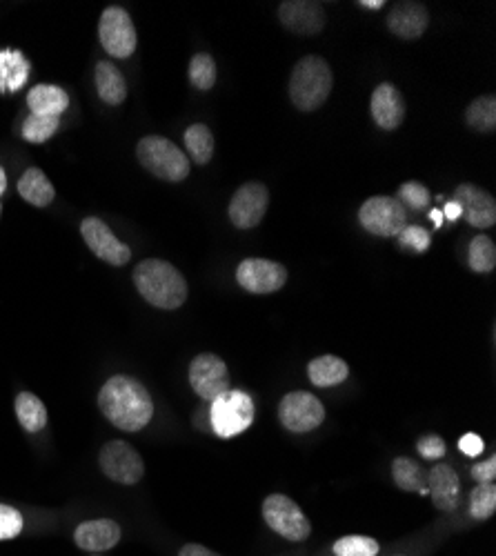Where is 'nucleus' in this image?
Wrapping results in <instances>:
<instances>
[{"label":"nucleus","mask_w":496,"mask_h":556,"mask_svg":"<svg viewBox=\"0 0 496 556\" xmlns=\"http://www.w3.org/2000/svg\"><path fill=\"white\" fill-rule=\"evenodd\" d=\"M98 407L105 419L123 432H141L154 416V401L143 383L132 376H112L98 392Z\"/></svg>","instance_id":"obj_1"},{"label":"nucleus","mask_w":496,"mask_h":556,"mask_svg":"<svg viewBox=\"0 0 496 556\" xmlns=\"http://www.w3.org/2000/svg\"><path fill=\"white\" fill-rule=\"evenodd\" d=\"M134 285L143 299L158 310H178L187 301V281L172 263L147 258L134 267Z\"/></svg>","instance_id":"obj_2"},{"label":"nucleus","mask_w":496,"mask_h":556,"mask_svg":"<svg viewBox=\"0 0 496 556\" xmlns=\"http://www.w3.org/2000/svg\"><path fill=\"white\" fill-rule=\"evenodd\" d=\"M332 69L321 56L301 58L290 76V98L301 112H316L332 92Z\"/></svg>","instance_id":"obj_3"},{"label":"nucleus","mask_w":496,"mask_h":556,"mask_svg":"<svg viewBox=\"0 0 496 556\" xmlns=\"http://www.w3.org/2000/svg\"><path fill=\"white\" fill-rule=\"evenodd\" d=\"M136 156L138 163H141L147 172L167 183L185 181L192 170L187 154L163 136H145L143 141H138Z\"/></svg>","instance_id":"obj_4"},{"label":"nucleus","mask_w":496,"mask_h":556,"mask_svg":"<svg viewBox=\"0 0 496 556\" xmlns=\"http://www.w3.org/2000/svg\"><path fill=\"white\" fill-rule=\"evenodd\" d=\"M254 423V401L241 390H227L212 401L210 425L221 439H234Z\"/></svg>","instance_id":"obj_5"},{"label":"nucleus","mask_w":496,"mask_h":556,"mask_svg":"<svg viewBox=\"0 0 496 556\" xmlns=\"http://www.w3.org/2000/svg\"><path fill=\"white\" fill-rule=\"evenodd\" d=\"M263 519L270 528L287 541H305L312 532V523L303 510L285 494H272L263 501Z\"/></svg>","instance_id":"obj_6"},{"label":"nucleus","mask_w":496,"mask_h":556,"mask_svg":"<svg viewBox=\"0 0 496 556\" xmlns=\"http://www.w3.org/2000/svg\"><path fill=\"white\" fill-rule=\"evenodd\" d=\"M359 223L374 236H399L408 225V210L392 196H372L361 205Z\"/></svg>","instance_id":"obj_7"},{"label":"nucleus","mask_w":496,"mask_h":556,"mask_svg":"<svg viewBox=\"0 0 496 556\" xmlns=\"http://www.w3.org/2000/svg\"><path fill=\"white\" fill-rule=\"evenodd\" d=\"M98 38H101L103 49L112 58H130L138 45L132 16L123 7L105 9L101 23H98Z\"/></svg>","instance_id":"obj_8"},{"label":"nucleus","mask_w":496,"mask_h":556,"mask_svg":"<svg viewBox=\"0 0 496 556\" xmlns=\"http://www.w3.org/2000/svg\"><path fill=\"white\" fill-rule=\"evenodd\" d=\"M103 474L109 481L121 485H136L143 479L145 463L130 443L125 441H109L103 445L101 456H98Z\"/></svg>","instance_id":"obj_9"},{"label":"nucleus","mask_w":496,"mask_h":556,"mask_svg":"<svg viewBox=\"0 0 496 556\" xmlns=\"http://www.w3.org/2000/svg\"><path fill=\"white\" fill-rule=\"evenodd\" d=\"M279 421L285 430L294 434L312 432L325 421V407L310 392H292L283 396L279 405Z\"/></svg>","instance_id":"obj_10"},{"label":"nucleus","mask_w":496,"mask_h":556,"mask_svg":"<svg viewBox=\"0 0 496 556\" xmlns=\"http://www.w3.org/2000/svg\"><path fill=\"white\" fill-rule=\"evenodd\" d=\"M190 385L203 401H214L230 390V372L216 354H198L190 365Z\"/></svg>","instance_id":"obj_11"},{"label":"nucleus","mask_w":496,"mask_h":556,"mask_svg":"<svg viewBox=\"0 0 496 556\" xmlns=\"http://www.w3.org/2000/svg\"><path fill=\"white\" fill-rule=\"evenodd\" d=\"M236 281L252 294H274L287 283V270L267 258H245L236 270Z\"/></svg>","instance_id":"obj_12"},{"label":"nucleus","mask_w":496,"mask_h":556,"mask_svg":"<svg viewBox=\"0 0 496 556\" xmlns=\"http://www.w3.org/2000/svg\"><path fill=\"white\" fill-rule=\"evenodd\" d=\"M270 207V192L259 181L245 183L236 190L230 203V221L238 230H252L263 221V216Z\"/></svg>","instance_id":"obj_13"},{"label":"nucleus","mask_w":496,"mask_h":556,"mask_svg":"<svg viewBox=\"0 0 496 556\" xmlns=\"http://www.w3.org/2000/svg\"><path fill=\"white\" fill-rule=\"evenodd\" d=\"M81 236H83L85 245L92 250V254L96 258H101V261L114 265V267L130 263L132 250L125 243L118 241L114 232L109 230L101 218H94V216L85 218V221L81 223Z\"/></svg>","instance_id":"obj_14"},{"label":"nucleus","mask_w":496,"mask_h":556,"mask_svg":"<svg viewBox=\"0 0 496 556\" xmlns=\"http://www.w3.org/2000/svg\"><path fill=\"white\" fill-rule=\"evenodd\" d=\"M452 201L461 205L465 221H468L472 227L485 230V227H492L496 223L494 196L481 190V187H476L472 183H463L456 187Z\"/></svg>","instance_id":"obj_15"},{"label":"nucleus","mask_w":496,"mask_h":556,"mask_svg":"<svg viewBox=\"0 0 496 556\" xmlns=\"http://www.w3.org/2000/svg\"><path fill=\"white\" fill-rule=\"evenodd\" d=\"M279 18L287 32L299 36H314L325 27V9L319 3L287 0L279 7Z\"/></svg>","instance_id":"obj_16"},{"label":"nucleus","mask_w":496,"mask_h":556,"mask_svg":"<svg viewBox=\"0 0 496 556\" xmlns=\"http://www.w3.org/2000/svg\"><path fill=\"white\" fill-rule=\"evenodd\" d=\"M372 118L385 132H394L396 127H401L405 118V101L399 89L392 83H381L372 94Z\"/></svg>","instance_id":"obj_17"},{"label":"nucleus","mask_w":496,"mask_h":556,"mask_svg":"<svg viewBox=\"0 0 496 556\" xmlns=\"http://www.w3.org/2000/svg\"><path fill=\"white\" fill-rule=\"evenodd\" d=\"M430 25V14L421 3H399L390 9L388 29L403 38V41H416L425 34Z\"/></svg>","instance_id":"obj_18"},{"label":"nucleus","mask_w":496,"mask_h":556,"mask_svg":"<svg viewBox=\"0 0 496 556\" xmlns=\"http://www.w3.org/2000/svg\"><path fill=\"white\" fill-rule=\"evenodd\" d=\"M121 525L112 519H98V521H85L76 528L74 541L85 552H105L112 550L121 541Z\"/></svg>","instance_id":"obj_19"},{"label":"nucleus","mask_w":496,"mask_h":556,"mask_svg":"<svg viewBox=\"0 0 496 556\" xmlns=\"http://www.w3.org/2000/svg\"><path fill=\"white\" fill-rule=\"evenodd\" d=\"M428 494L441 512H452L461 499V481L448 463L434 465L428 474Z\"/></svg>","instance_id":"obj_20"},{"label":"nucleus","mask_w":496,"mask_h":556,"mask_svg":"<svg viewBox=\"0 0 496 556\" xmlns=\"http://www.w3.org/2000/svg\"><path fill=\"white\" fill-rule=\"evenodd\" d=\"M94 81H96L98 96H101L103 103L121 105L127 98L125 76L114 63H109V61L98 63L96 72H94Z\"/></svg>","instance_id":"obj_21"},{"label":"nucleus","mask_w":496,"mask_h":556,"mask_svg":"<svg viewBox=\"0 0 496 556\" xmlns=\"http://www.w3.org/2000/svg\"><path fill=\"white\" fill-rule=\"evenodd\" d=\"M27 105L32 109V114L61 118V114L69 107V96L58 85H36L27 94Z\"/></svg>","instance_id":"obj_22"},{"label":"nucleus","mask_w":496,"mask_h":556,"mask_svg":"<svg viewBox=\"0 0 496 556\" xmlns=\"http://www.w3.org/2000/svg\"><path fill=\"white\" fill-rule=\"evenodd\" d=\"M347 374H350V367L339 356L325 354L319 359H312L307 365V376H310V383L316 387H334L341 385Z\"/></svg>","instance_id":"obj_23"},{"label":"nucleus","mask_w":496,"mask_h":556,"mask_svg":"<svg viewBox=\"0 0 496 556\" xmlns=\"http://www.w3.org/2000/svg\"><path fill=\"white\" fill-rule=\"evenodd\" d=\"M18 194L34 207H47L56 196L54 185L49 183L45 172L38 170V167H29V170L21 176V181H18Z\"/></svg>","instance_id":"obj_24"},{"label":"nucleus","mask_w":496,"mask_h":556,"mask_svg":"<svg viewBox=\"0 0 496 556\" xmlns=\"http://www.w3.org/2000/svg\"><path fill=\"white\" fill-rule=\"evenodd\" d=\"M16 419L29 434H38L47 425V407L32 392H21L16 396Z\"/></svg>","instance_id":"obj_25"},{"label":"nucleus","mask_w":496,"mask_h":556,"mask_svg":"<svg viewBox=\"0 0 496 556\" xmlns=\"http://www.w3.org/2000/svg\"><path fill=\"white\" fill-rule=\"evenodd\" d=\"M392 476L394 483L399 485L403 492H419L428 494V474L416 461L408 459V456H399L392 463Z\"/></svg>","instance_id":"obj_26"},{"label":"nucleus","mask_w":496,"mask_h":556,"mask_svg":"<svg viewBox=\"0 0 496 556\" xmlns=\"http://www.w3.org/2000/svg\"><path fill=\"white\" fill-rule=\"evenodd\" d=\"M185 147L196 165H207L214 156V134L210 127L196 123L185 129Z\"/></svg>","instance_id":"obj_27"},{"label":"nucleus","mask_w":496,"mask_h":556,"mask_svg":"<svg viewBox=\"0 0 496 556\" xmlns=\"http://www.w3.org/2000/svg\"><path fill=\"white\" fill-rule=\"evenodd\" d=\"M465 121L476 132L490 134L496 127V98L492 94L479 96L465 109Z\"/></svg>","instance_id":"obj_28"},{"label":"nucleus","mask_w":496,"mask_h":556,"mask_svg":"<svg viewBox=\"0 0 496 556\" xmlns=\"http://www.w3.org/2000/svg\"><path fill=\"white\" fill-rule=\"evenodd\" d=\"M468 265L476 274H490L496 265V245L490 236H474L468 250Z\"/></svg>","instance_id":"obj_29"},{"label":"nucleus","mask_w":496,"mask_h":556,"mask_svg":"<svg viewBox=\"0 0 496 556\" xmlns=\"http://www.w3.org/2000/svg\"><path fill=\"white\" fill-rule=\"evenodd\" d=\"M58 127H61V118L58 116H41V114H29L23 123V138L29 143H45L52 138Z\"/></svg>","instance_id":"obj_30"},{"label":"nucleus","mask_w":496,"mask_h":556,"mask_svg":"<svg viewBox=\"0 0 496 556\" xmlns=\"http://www.w3.org/2000/svg\"><path fill=\"white\" fill-rule=\"evenodd\" d=\"M496 512V485L479 483L470 494V514L476 521H488Z\"/></svg>","instance_id":"obj_31"},{"label":"nucleus","mask_w":496,"mask_h":556,"mask_svg":"<svg viewBox=\"0 0 496 556\" xmlns=\"http://www.w3.org/2000/svg\"><path fill=\"white\" fill-rule=\"evenodd\" d=\"M190 83L198 92H207L216 83V61L210 54H196L190 61Z\"/></svg>","instance_id":"obj_32"},{"label":"nucleus","mask_w":496,"mask_h":556,"mask_svg":"<svg viewBox=\"0 0 496 556\" xmlns=\"http://www.w3.org/2000/svg\"><path fill=\"white\" fill-rule=\"evenodd\" d=\"M334 554L336 556H376L381 550V545L376 543V539H370V536H343L334 543Z\"/></svg>","instance_id":"obj_33"},{"label":"nucleus","mask_w":496,"mask_h":556,"mask_svg":"<svg viewBox=\"0 0 496 556\" xmlns=\"http://www.w3.org/2000/svg\"><path fill=\"white\" fill-rule=\"evenodd\" d=\"M23 514L14 510L12 505L0 503V541H12L23 532Z\"/></svg>","instance_id":"obj_34"},{"label":"nucleus","mask_w":496,"mask_h":556,"mask_svg":"<svg viewBox=\"0 0 496 556\" xmlns=\"http://www.w3.org/2000/svg\"><path fill=\"white\" fill-rule=\"evenodd\" d=\"M399 198L405 203L403 205L405 210H408V207H412V210H425V207H428V203H430V192L423 183L408 181V183L401 185Z\"/></svg>","instance_id":"obj_35"},{"label":"nucleus","mask_w":496,"mask_h":556,"mask_svg":"<svg viewBox=\"0 0 496 556\" xmlns=\"http://www.w3.org/2000/svg\"><path fill=\"white\" fill-rule=\"evenodd\" d=\"M399 243L403 247H410L414 252H428L432 245V236L428 230H423L419 225H405V230L399 234Z\"/></svg>","instance_id":"obj_36"},{"label":"nucleus","mask_w":496,"mask_h":556,"mask_svg":"<svg viewBox=\"0 0 496 556\" xmlns=\"http://www.w3.org/2000/svg\"><path fill=\"white\" fill-rule=\"evenodd\" d=\"M416 450H419V454L423 456V459H428V461H439L445 456V441L441 439V436H436V434H425L423 439H419V443H416Z\"/></svg>","instance_id":"obj_37"},{"label":"nucleus","mask_w":496,"mask_h":556,"mask_svg":"<svg viewBox=\"0 0 496 556\" xmlns=\"http://www.w3.org/2000/svg\"><path fill=\"white\" fill-rule=\"evenodd\" d=\"M472 476H474V481H479V483H492L496 476V456H490V459L483 463H476L472 468Z\"/></svg>","instance_id":"obj_38"},{"label":"nucleus","mask_w":496,"mask_h":556,"mask_svg":"<svg viewBox=\"0 0 496 556\" xmlns=\"http://www.w3.org/2000/svg\"><path fill=\"white\" fill-rule=\"evenodd\" d=\"M483 439L479 434H465L461 436V441H459V450L465 454V456H470V459H474V456H479L483 452Z\"/></svg>","instance_id":"obj_39"},{"label":"nucleus","mask_w":496,"mask_h":556,"mask_svg":"<svg viewBox=\"0 0 496 556\" xmlns=\"http://www.w3.org/2000/svg\"><path fill=\"white\" fill-rule=\"evenodd\" d=\"M178 556H221V554H216L212 550H207L205 545H198V543H187L181 548V552H178Z\"/></svg>","instance_id":"obj_40"},{"label":"nucleus","mask_w":496,"mask_h":556,"mask_svg":"<svg viewBox=\"0 0 496 556\" xmlns=\"http://www.w3.org/2000/svg\"><path fill=\"white\" fill-rule=\"evenodd\" d=\"M443 218H448V221H459V218L463 216V212H461V205L456 203V201H448L445 203V207H443Z\"/></svg>","instance_id":"obj_41"},{"label":"nucleus","mask_w":496,"mask_h":556,"mask_svg":"<svg viewBox=\"0 0 496 556\" xmlns=\"http://www.w3.org/2000/svg\"><path fill=\"white\" fill-rule=\"evenodd\" d=\"M359 5L365 9H381V7H385V0H361Z\"/></svg>","instance_id":"obj_42"},{"label":"nucleus","mask_w":496,"mask_h":556,"mask_svg":"<svg viewBox=\"0 0 496 556\" xmlns=\"http://www.w3.org/2000/svg\"><path fill=\"white\" fill-rule=\"evenodd\" d=\"M430 218L434 221V227H441L443 225V212L441 210H432Z\"/></svg>","instance_id":"obj_43"},{"label":"nucleus","mask_w":496,"mask_h":556,"mask_svg":"<svg viewBox=\"0 0 496 556\" xmlns=\"http://www.w3.org/2000/svg\"><path fill=\"white\" fill-rule=\"evenodd\" d=\"M5 190H7V174H5L3 167H0V196L5 194Z\"/></svg>","instance_id":"obj_44"},{"label":"nucleus","mask_w":496,"mask_h":556,"mask_svg":"<svg viewBox=\"0 0 496 556\" xmlns=\"http://www.w3.org/2000/svg\"><path fill=\"white\" fill-rule=\"evenodd\" d=\"M0 212H3V205H0Z\"/></svg>","instance_id":"obj_45"},{"label":"nucleus","mask_w":496,"mask_h":556,"mask_svg":"<svg viewBox=\"0 0 496 556\" xmlns=\"http://www.w3.org/2000/svg\"><path fill=\"white\" fill-rule=\"evenodd\" d=\"M94 556H98V554H94Z\"/></svg>","instance_id":"obj_46"}]
</instances>
